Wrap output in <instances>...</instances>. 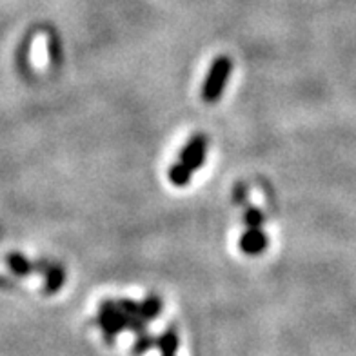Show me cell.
Instances as JSON below:
<instances>
[{
	"mask_svg": "<svg viewBox=\"0 0 356 356\" xmlns=\"http://www.w3.org/2000/svg\"><path fill=\"white\" fill-rule=\"evenodd\" d=\"M231 67H233V62H231L229 56H216L211 70H209V75L202 86V100L204 102L213 104L220 99L225 84H227V79H229Z\"/></svg>",
	"mask_w": 356,
	"mask_h": 356,
	"instance_id": "cell-3",
	"label": "cell"
},
{
	"mask_svg": "<svg viewBox=\"0 0 356 356\" xmlns=\"http://www.w3.org/2000/svg\"><path fill=\"white\" fill-rule=\"evenodd\" d=\"M264 224V215L258 211L257 207H249L248 213H245V225L249 227H262Z\"/></svg>",
	"mask_w": 356,
	"mask_h": 356,
	"instance_id": "cell-8",
	"label": "cell"
},
{
	"mask_svg": "<svg viewBox=\"0 0 356 356\" xmlns=\"http://www.w3.org/2000/svg\"><path fill=\"white\" fill-rule=\"evenodd\" d=\"M267 248V236L260 227H249L242 238H240V249L245 254H260Z\"/></svg>",
	"mask_w": 356,
	"mask_h": 356,
	"instance_id": "cell-4",
	"label": "cell"
},
{
	"mask_svg": "<svg viewBox=\"0 0 356 356\" xmlns=\"http://www.w3.org/2000/svg\"><path fill=\"white\" fill-rule=\"evenodd\" d=\"M99 325L102 327L104 334H106V340L113 342V338L117 337L118 333H122L126 329L129 331H135L138 334V338L145 337L144 327L147 320L144 318L142 313H129V311H124L117 302H104L100 305L99 313Z\"/></svg>",
	"mask_w": 356,
	"mask_h": 356,
	"instance_id": "cell-1",
	"label": "cell"
},
{
	"mask_svg": "<svg viewBox=\"0 0 356 356\" xmlns=\"http://www.w3.org/2000/svg\"><path fill=\"white\" fill-rule=\"evenodd\" d=\"M206 151V135H195L193 138H189V142L184 145L182 153H180L178 164H175L173 168H171V171H169V180H171V184H175L178 188L186 186V184L191 180L193 173L204 164Z\"/></svg>",
	"mask_w": 356,
	"mask_h": 356,
	"instance_id": "cell-2",
	"label": "cell"
},
{
	"mask_svg": "<svg viewBox=\"0 0 356 356\" xmlns=\"http://www.w3.org/2000/svg\"><path fill=\"white\" fill-rule=\"evenodd\" d=\"M160 351H162V356H177L178 349V337L173 329H169L168 333L162 334V338L159 340Z\"/></svg>",
	"mask_w": 356,
	"mask_h": 356,
	"instance_id": "cell-5",
	"label": "cell"
},
{
	"mask_svg": "<svg viewBox=\"0 0 356 356\" xmlns=\"http://www.w3.org/2000/svg\"><path fill=\"white\" fill-rule=\"evenodd\" d=\"M64 284V271H62L60 267H53L51 271H49V282H47V291L53 293L55 289Z\"/></svg>",
	"mask_w": 356,
	"mask_h": 356,
	"instance_id": "cell-7",
	"label": "cell"
},
{
	"mask_svg": "<svg viewBox=\"0 0 356 356\" xmlns=\"http://www.w3.org/2000/svg\"><path fill=\"white\" fill-rule=\"evenodd\" d=\"M8 266H10L11 271L17 273V275H26V273L33 271L35 269L22 254H10V257H8Z\"/></svg>",
	"mask_w": 356,
	"mask_h": 356,
	"instance_id": "cell-6",
	"label": "cell"
}]
</instances>
